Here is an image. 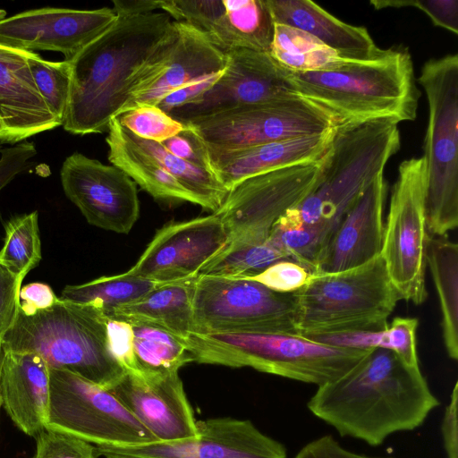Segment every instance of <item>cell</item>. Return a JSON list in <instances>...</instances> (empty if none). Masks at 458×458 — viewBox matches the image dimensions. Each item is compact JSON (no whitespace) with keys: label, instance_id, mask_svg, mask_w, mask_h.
<instances>
[{"label":"cell","instance_id":"6da1fadb","mask_svg":"<svg viewBox=\"0 0 458 458\" xmlns=\"http://www.w3.org/2000/svg\"><path fill=\"white\" fill-rule=\"evenodd\" d=\"M400 147L398 123L391 119L335 126L313 189L275 223L276 237L293 260L316 267L344 216Z\"/></svg>","mask_w":458,"mask_h":458},{"label":"cell","instance_id":"7a4b0ae2","mask_svg":"<svg viewBox=\"0 0 458 458\" xmlns=\"http://www.w3.org/2000/svg\"><path fill=\"white\" fill-rule=\"evenodd\" d=\"M438 405L420 368L380 348L340 378L318 386L307 403L341 436L372 446L395 432L417 428Z\"/></svg>","mask_w":458,"mask_h":458},{"label":"cell","instance_id":"3957f363","mask_svg":"<svg viewBox=\"0 0 458 458\" xmlns=\"http://www.w3.org/2000/svg\"><path fill=\"white\" fill-rule=\"evenodd\" d=\"M165 13L118 17L115 23L71 61V88L64 129L86 135L108 131L124 113L142 67L171 37Z\"/></svg>","mask_w":458,"mask_h":458},{"label":"cell","instance_id":"277c9868","mask_svg":"<svg viewBox=\"0 0 458 458\" xmlns=\"http://www.w3.org/2000/svg\"><path fill=\"white\" fill-rule=\"evenodd\" d=\"M296 94L327 112L336 125L417 117L420 90L407 49L388 48L371 60L332 70L290 73Z\"/></svg>","mask_w":458,"mask_h":458},{"label":"cell","instance_id":"5b68a950","mask_svg":"<svg viewBox=\"0 0 458 458\" xmlns=\"http://www.w3.org/2000/svg\"><path fill=\"white\" fill-rule=\"evenodd\" d=\"M107 319L94 306L58 298L52 307L32 316L19 311L1 345L4 352L36 353L49 369L72 372L109 389L124 371L109 350Z\"/></svg>","mask_w":458,"mask_h":458},{"label":"cell","instance_id":"8992f818","mask_svg":"<svg viewBox=\"0 0 458 458\" xmlns=\"http://www.w3.org/2000/svg\"><path fill=\"white\" fill-rule=\"evenodd\" d=\"M184 342L195 362L250 367L318 386L345 375L372 350L335 346L290 334L192 333Z\"/></svg>","mask_w":458,"mask_h":458},{"label":"cell","instance_id":"52a82bcc","mask_svg":"<svg viewBox=\"0 0 458 458\" xmlns=\"http://www.w3.org/2000/svg\"><path fill=\"white\" fill-rule=\"evenodd\" d=\"M293 295L297 333L306 338L383 330L402 300L381 254L351 269L310 274Z\"/></svg>","mask_w":458,"mask_h":458},{"label":"cell","instance_id":"ba28073f","mask_svg":"<svg viewBox=\"0 0 458 458\" xmlns=\"http://www.w3.org/2000/svg\"><path fill=\"white\" fill-rule=\"evenodd\" d=\"M419 82L428 104L422 156L426 167L425 210L430 235L458 225V55L432 58Z\"/></svg>","mask_w":458,"mask_h":458},{"label":"cell","instance_id":"9c48e42d","mask_svg":"<svg viewBox=\"0 0 458 458\" xmlns=\"http://www.w3.org/2000/svg\"><path fill=\"white\" fill-rule=\"evenodd\" d=\"M46 428L72 435L96 446H133L157 442L107 389L72 372L49 369Z\"/></svg>","mask_w":458,"mask_h":458},{"label":"cell","instance_id":"30bf717a","mask_svg":"<svg viewBox=\"0 0 458 458\" xmlns=\"http://www.w3.org/2000/svg\"><path fill=\"white\" fill-rule=\"evenodd\" d=\"M194 333L298 335L293 293L247 279L199 275L192 299Z\"/></svg>","mask_w":458,"mask_h":458},{"label":"cell","instance_id":"8fae6325","mask_svg":"<svg viewBox=\"0 0 458 458\" xmlns=\"http://www.w3.org/2000/svg\"><path fill=\"white\" fill-rule=\"evenodd\" d=\"M425 194L423 157L403 160L392 189L380 253L401 298L417 305L423 303L428 295Z\"/></svg>","mask_w":458,"mask_h":458},{"label":"cell","instance_id":"7c38bea8","mask_svg":"<svg viewBox=\"0 0 458 458\" xmlns=\"http://www.w3.org/2000/svg\"><path fill=\"white\" fill-rule=\"evenodd\" d=\"M214 151H229L326 132L336 126L324 110L296 96L182 122Z\"/></svg>","mask_w":458,"mask_h":458},{"label":"cell","instance_id":"4fadbf2b","mask_svg":"<svg viewBox=\"0 0 458 458\" xmlns=\"http://www.w3.org/2000/svg\"><path fill=\"white\" fill-rule=\"evenodd\" d=\"M321 160L252 176L232 189L214 212L224 224L226 245L267 242L278 218L313 189Z\"/></svg>","mask_w":458,"mask_h":458},{"label":"cell","instance_id":"5bb4252c","mask_svg":"<svg viewBox=\"0 0 458 458\" xmlns=\"http://www.w3.org/2000/svg\"><path fill=\"white\" fill-rule=\"evenodd\" d=\"M61 183L66 197L89 224L128 233L140 216L137 184L123 170L75 152L64 161Z\"/></svg>","mask_w":458,"mask_h":458},{"label":"cell","instance_id":"9a60e30c","mask_svg":"<svg viewBox=\"0 0 458 458\" xmlns=\"http://www.w3.org/2000/svg\"><path fill=\"white\" fill-rule=\"evenodd\" d=\"M225 55L226 68L213 87L195 103L169 113L172 117L183 122L298 96L290 81L291 72L281 66L269 52L239 48Z\"/></svg>","mask_w":458,"mask_h":458},{"label":"cell","instance_id":"2e32d148","mask_svg":"<svg viewBox=\"0 0 458 458\" xmlns=\"http://www.w3.org/2000/svg\"><path fill=\"white\" fill-rule=\"evenodd\" d=\"M226 242L224 224L216 213L172 222L156 232L127 272L159 284L187 280L199 275Z\"/></svg>","mask_w":458,"mask_h":458},{"label":"cell","instance_id":"e0dca14e","mask_svg":"<svg viewBox=\"0 0 458 458\" xmlns=\"http://www.w3.org/2000/svg\"><path fill=\"white\" fill-rule=\"evenodd\" d=\"M118 17L113 8L74 10L40 8L0 21V45L25 51L63 54L71 61L109 30Z\"/></svg>","mask_w":458,"mask_h":458},{"label":"cell","instance_id":"ac0fdd59","mask_svg":"<svg viewBox=\"0 0 458 458\" xmlns=\"http://www.w3.org/2000/svg\"><path fill=\"white\" fill-rule=\"evenodd\" d=\"M197 427L191 438L97 449L147 458H287L285 447L250 420L213 418L197 420Z\"/></svg>","mask_w":458,"mask_h":458},{"label":"cell","instance_id":"d6986e66","mask_svg":"<svg viewBox=\"0 0 458 458\" xmlns=\"http://www.w3.org/2000/svg\"><path fill=\"white\" fill-rule=\"evenodd\" d=\"M107 390L157 442L183 440L199 434L197 420L178 372L124 373Z\"/></svg>","mask_w":458,"mask_h":458},{"label":"cell","instance_id":"ffe728a7","mask_svg":"<svg viewBox=\"0 0 458 458\" xmlns=\"http://www.w3.org/2000/svg\"><path fill=\"white\" fill-rule=\"evenodd\" d=\"M384 175H377L344 216L312 274L335 273L361 266L381 253Z\"/></svg>","mask_w":458,"mask_h":458},{"label":"cell","instance_id":"44dd1931","mask_svg":"<svg viewBox=\"0 0 458 458\" xmlns=\"http://www.w3.org/2000/svg\"><path fill=\"white\" fill-rule=\"evenodd\" d=\"M30 52L0 45L3 143H17L62 125L38 90L28 64Z\"/></svg>","mask_w":458,"mask_h":458},{"label":"cell","instance_id":"7402d4cb","mask_svg":"<svg viewBox=\"0 0 458 458\" xmlns=\"http://www.w3.org/2000/svg\"><path fill=\"white\" fill-rule=\"evenodd\" d=\"M335 127L319 134L229 151L209 150L211 167L228 191L241 182L273 170L321 160Z\"/></svg>","mask_w":458,"mask_h":458},{"label":"cell","instance_id":"603a6c76","mask_svg":"<svg viewBox=\"0 0 458 458\" xmlns=\"http://www.w3.org/2000/svg\"><path fill=\"white\" fill-rule=\"evenodd\" d=\"M4 352L0 369L2 405L19 429L36 437L47 426L49 368L36 353Z\"/></svg>","mask_w":458,"mask_h":458},{"label":"cell","instance_id":"cb8c5ba5","mask_svg":"<svg viewBox=\"0 0 458 458\" xmlns=\"http://www.w3.org/2000/svg\"><path fill=\"white\" fill-rule=\"evenodd\" d=\"M175 25L176 39L165 70L132 99L128 110L141 105L158 106L169 94L225 70V53L193 27L182 22Z\"/></svg>","mask_w":458,"mask_h":458},{"label":"cell","instance_id":"d4e9b609","mask_svg":"<svg viewBox=\"0 0 458 458\" xmlns=\"http://www.w3.org/2000/svg\"><path fill=\"white\" fill-rule=\"evenodd\" d=\"M267 4L275 23L310 34L344 59L367 61L383 53L365 27L344 22L312 1L267 0Z\"/></svg>","mask_w":458,"mask_h":458},{"label":"cell","instance_id":"484cf974","mask_svg":"<svg viewBox=\"0 0 458 458\" xmlns=\"http://www.w3.org/2000/svg\"><path fill=\"white\" fill-rule=\"evenodd\" d=\"M197 276L161 284L140 299L114 308L106 317L153 324L185 340L195 332L192 299Z\"/></svg>","mask_w":458,"mask_h":458},{"label":"cell","instance_id":"4316f807","mask_svg":"<svg viewBox=\"0 0 458 458\" xmlns=\"http://www.w3.org/2000/svg\"><path fill=\"white\" fill-rule=\"evenodd\" d=\"M224 10L204 35L224 53L233 49L269 52L274 36L267 0H223Z\"/></svg>","mask_w":458,"mask_h":458},{"label":"cell","instance_id":"83f0119b","mask_svg":"<svg viewBox=\"0 0 458 458\" xmlns=\"http://www.w3.org/2000/svg\"><path fill=\"white\" fill-rule=\"evenodd\" d=\"M107 132L106 141L110 163L123 170L141 189L156 199L199 205L198 199L174 176L134 147L117 117L111 121Z\"/></svg>","mask_w":458,"mask_h":458},{"label":"cell","instance_id":"f1b7e54d","mask_svg":"<svg viewBox=\"0 0 458 458\" xmlns=\"http://www.w3.org/2000/svg\"><path fill=\"white\" fill-rule=\"evenodd\" d=\"M426 265L438 296L441 327L448 356L458 359V246L448 234H428Z\"/></svg>","mask_w":458,"mask_h":458},{"label":"cell","instance_id":"f546056e","mask_svg":"<svg viewBox=\"0 0 458 458\" xmlns=\"http://www.w3.org/2000/svg\"><path fill=\"white\" fill-rule=\"evenodd\" d=\"M124 131L134 147L174 176L198 199L199 206L212 213L220 208L229 191L214 171L194 165L175 157L161 143L137 137L126 129Z\"/></svg>","mask_w":458,"mask_h":458},{"label":"cell","instance_id":"4dcf8cb0","mask_svg":"<svg viewBox=\"0 0 458 458\" xmlns=\"http://www.w3.org/2000/svg\"><path fill=\"white\" fill-rule=\"evenodd\" d=\"M269 53L281 66L293 72L332 70L352 61L310 34L278 23H275Z\"/></svg>","mask_w":458,"mask_h":458},{"label":"cell","instance_id":"1f68e13d","mask_svg":"<svg viewBox=\"0 0 458 458\" xmlns=\"http://www.w3.org/2000/svg\"><path fill=\"white\" fill-rule=\"evenodd\" d=\"M418 325L419 321L415 318L396 317L386 328L379 331H359L307 338L346 348L388 350L395 353L406 365L420 368L416 342Z\"/></svg>","mask_w":458,"mask_h":458},{"label":"cell","instance_id":"d6a6232c","mask_svg":"<svg viewBox=\"0 0 458 458\" xmlns=\"http://www.w3.org/2000/svg\"><path fill=\"white\" fill-rule=\"evenodd\" d=\"M133 331V347L140 372H178L193 361L183 339L148 323L129 322Z\"/></svg>","mask_w":458,"mask_h":458},{"label":"cell","instance_id":"836d02e7","mask_svg":"<svg viewBox=\"0 0 458 458\" xmlns=\"http://www.w3.org/2000/svg\"><path fill=\"white\" fill-rule=\"evenodd\" d=\"M159 284H161L132 276L126 271L119 275L101 276L81 284L66 285L60 298L94 306L107 316L114 308L140 299Z\"/></svg>","mask_w":458,"mask_h":458},{"label":"cell","instance_id":"e575fe53","mask_svg":"<svg viewBox=\"0 0 458 458\" xmlns=\"http://www.w3.org/2000/svg\"><path fill=\"white\" fill-rule=\"evenodd\" d=\"M4 233L0 264L22 284L42 258L38 211L10 219L4 225Z\"/></svg>","mask_w":458,"mask_h":458},{"label":"cell","instance_id":"d590c367","mask_svg":"<svg viewBox=\"0 0 458 458\" xmlns=\"http://www.w3.org/2000/svg\"><path fill=\"white\" fill-rule=\"evenodd\" d=\"M283 259H288L268 241L264 243H233L226 245L211 259L199 275L242 279L256 276Z\"/></svg>","mask_w":458,"mask_h":458},{"label":"cell","instance_id":"8d00e7d4","mask_svg":"<svg viewBox=\"0 0 458 458\" xmlns=\"http://www.w3.org/2000/svg\"><path fill=\"white\" fill-rule=\"evenodd\" d=\"M28 64L38 90L52 114L63 123L71 88V64L47 61L30 52Z\"/></svg>","mask_w":458,"mask_h":458},{"label":"cell","instance_id":"74e56055","mask_svg":"<svg viewBox=\"0 0 458 458\" xmlns=\"http://www.w3.org/2000/svg\"><path fill=\"white\" fill-rule=\"evenodd\" d=\"M117 119L131 133L157 143H163L188 128L158 106H138L121 114Z\"/></svg>","mask_w":458,"mask_h":458},{"label":"cell","instance_id":"f35d334b","mask_svg":"<svg viewBox=\"0 0 458 458\" xmlns=\"http://www.w3.org/2000/svg\"><path fill=\"white\" fill-rule=\"evenodd\" d=\"M37 448L34 458H97L96 446L92 444L50 428H45L36 437Z\"/></svg>","mask_w":458,"mask_h":458},{"label":"cell","instance_id":"ab89813d","mask_svg":"<svg viewBox=\"0 0 458 458\" xmlns=\"http://www.w3.org/2000/svg\"><path fill=\"white\" fill-rule=\"evenodd\" d=\"M310 273L301 264L290 260H279L256 276L242 278L255 281L280 293H293L308 281Z\"/></svg>","mask_w":458,"mask_h":458},{"label":"cell","instance_id":"60d3db41","mask_svg":"<svg viewBox=\"0 0 458 458\" xmlns=\"http://www.w3.org/2000/svg\"><path fill=\"white\" fill-rule=\"evenodd\" d=\"M375 9L386 7H415L427 14L434 25L441 27L454 34H458V1L457 0H402L370 1Z\"/></svg>","mask_w":458,"mask_h":458},{"label":"cell","instance_id":"b9f144b4","mask_svg":"<svg viewBox=\"0 0 458 458\" xmlns=\"http://www.w3.org/2000/svg\"><path fill=\"white\" fill-rule=\"evenodd\" d=\"M107 341L109 350L124 373L140 372L133 347V331L131 325L125 320L107 319Z\"/></svg>","mask_w":458,"mask_h":458},{"label":"cell","instance_id":"7bdbcfd3","mask_svg":"<svg viewBox=\"0 0 458 458\" xmlns=\"http://www.w3.org/2000/svg\"><path fill=\"white\" fill-rule=\"evenodd\" d=\"M187 127L185 131L161 144L175 157L194 165L212 170L206 145L189 126Z\"/></svg>","mask_w":458,"mask_h":458},{"label":"cell","instance_id":"ee69618b","mask_svg":"<svg viewBox=\"0 0 458 458\" xmlns=\"http://www.w3.org/2000/svg\"><path fill=\"white\" fill-rule=\"evenodd\" d=\"M21 288L17 277L0 264V344L16 320Z\"/></svg>","mask_w":458,"mask_h":458},{"label":"cell","instance_id":"f6af8a7d","mask_svg":"<svg viewBox=\"0 0 458 458\" xmlns=\"http://www.w3.org/2000/svg\"><path fill=\"white\" fill-rule=\"evenodd\" d=\"M19 298V311L25 316H32L40 310H47L58 300L48 284L39 282L21 286Z\"/></svg>","mask_w":458,"mask_h":458},{"label":"cell","instance_id":"bcb514c9","mask_svg":"<svg viewBox=\"0 0 458 458\" xmlns=\"http://www.w3.org/2000/svg\"><path fill=\"white\" fill-rule=\"evenodd\" d=\"M224 72L208 76L169 94L158 104V106L169 114L177 108L195 103L213 87Z\"/></svg>","mask_w":458,"mask_h":458},{"label":"cell","instance_id":"7dc6e473","mask_svg":"<svg viewBox=\"0 0 458 458\" xmlns=\"http://www.w3.org/2000/svg\"><path fill=\"white\" fill-rule=\"evenodd\" d=\"M294 458H382L359 454L349 451L330 435L320 437L305 445Z\"/></svg>","mask_w":458,"mask_h":458},{"label":"cell","instance_id":"c3c4849f","mask_svg":"<svg viewBox=\"0 0 458 458\" xmlns=\"http://www.w3.org/2000/svg\"><path fill=\"white\" fill-rule=\"evenodd\" d=\"M457 403L458 384L455 383L442 422V436L447 458H458Z\"/></svg>","mask_w":458,"mask_h":458},{"label":"cell","instance_id":"681fc988","mask_svg":"<svg viewBox=\"0 0 458 458\" xmlns=\"http://www.w3.org/2000/svg\"><path fill=\"white\" fill-rule=\"evenodd\" d=\"M113 4L117 17L136 16L159 9V0H114Z\"/></svg>","mask_w":458,"mask_h":458},{"label":"cell","instance_id":"f907efd6","mask_svg":"<svg viewBox=\"0 0 458 458\" xmlns=\"http://www.w3.org/2000/svg\"><path fill=\"white\" fill-rule=\"evenodd\" d=\"M96 450H97V454L98 456L104 455L106 458H147V457H141V456L111 452V451L98 450V449H97V447H96Z\"/></svg>","mask_w":458,"mask_h":458},{"label":"cell","instance_id":"816d5d0a","mask_svg":"<svg viewBox=\"0 0 458 458\" xmlns=\"http://www.w3.org/2000/svg\"><path fill=\"white\" fill-rule=\"evenodd\" d=\"M4 349L2 347V345L0 344V369H1V364H2V360H3V357H4ZM2 406V402H1V397H0V407Z\"/></svg>","mask_w":458,"mask_h":458},{"label":"cell","instance_id":"f5cc1de1","mask_svg":"<svg viewBox=\"0 0 458 458\" xmlns=\"http://www.w3.org/2000/svg\"><path fill=\"white\" fill-rule=\"evenodd\" d=\"M6 16V12L4 10L0 9V21L4 19Z\"/></svg>","mask_w":458,"mask_h":458},{"label":"cell","instance_id":"db71d44e","mask_svg":"<svg viewBox=\"0 0 458 458\" xmlns=\"http://www.w3.org/2000/svg\"><path fill=\"white\" fill-rule=\"evenodd\" d=\"M1 143H3V130H2L1 123H0V144Z\"/></svg>","mask_w":458,"mask_h":458}]
</instances>
